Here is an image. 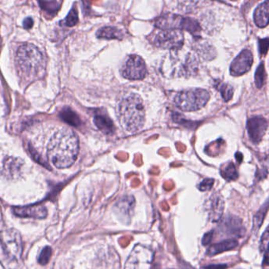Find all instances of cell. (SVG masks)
<instances>
[{"mask_svg": "<svg viewBox=\"0 0 269 269\" xmlns=\"http://www.w3.org/2000/svg\"><path fill=\"white\" fill-rule=\"evenodd\" d=\"M14 213L19 217H26V218H34L42 220L46 218L48 215V211L44 205L40 204L27 205L24 207H15Z\"/></svg>", "mask_w": 269, "mask_h": 269, "instance_id": "cell-12", "label": "cell"}, {"mask_svg": "<svg viewBox=\"0 0 269 269\" xmlns=\"http://www.w3.org/2000/svg\"><path fill=\"white\" fill-rule=\"evenodd\" d=\"M39 6L47 15L55 16L60 9V4L57 0H38Z\"/></svg>", "mask_w": 269, "mask_h": 269, "instance_id": "cell-20", "label": "cell"}, {"mask_svg": "<svg viewBox=\"0 0 269 269\" xmlns=\"http://www.w3.org/2000/svg\"><path fill=\"white\" fill-rule=\"evenodd\" d=\"M187 18L174 14H165L156 19V26L159 30H185Z\"/></svg>", "mask_w": 269, "mask_h": 269, "instance_id": "cell-10", "label": "cell"}, {"mask_svg": "<svg viewBox=\"0 0 269 269\" xmlns=\"http://www.w3.org/2000/svg\"><path fill=\"white\" fill-rule=\"evenodd\" d=\"M269 41L268 39L265 38L263 40H260L259 41V50L261 54L267 53V50H268Z\"/></svg>", "mask_w": 269, "mask_h": 269, "instance_id": "cell-30", "label": "cell"}, {"mask_svg": "<svg viewBox=\"0 0 269 269\" xmlns=\"http://www.w3.org/2000/svg\"><path fill=\"white\" fill-rule=\"evenodd\" d=\"M238 245V242L236 240L228 239L220 242V243L214 244L211 245L208 251V255L209 256H214V255L219 254L223 253L225 251L231 250V249L236 248Z\"/></svg>", "mask_w": 269, "mask_h": 269, "instance_id": "cell-18", "label": "cell"}, {"mask_svg": "<svg viewBox=\"0 0 269 269\" xmlns=\"http://www.w3.org/2000/svg\"><path fill=\"white\" fill-rule=\"evenodd\" d=\"M77 22H78V14L76 8L73 7L66 17V19H63L60 24L66 27H73L77 25Z\"/></svg>", "mask_w": 269, "mask_h": 269, "instance_id": "cell-23", "label": "cell"}, {"mask_svg": "<svg viewBox=\"0 0 269 269\" xmlns=\"http://www.w3.org/2000/svg\"><path fill=\"white\" fill-rule=\"evenodd\" d=\"M52 250L49 246H46L41 250V253L38 256V263L41 265H45L49 262L51 259Z\"/></svg>", "mask_w": 269, "mask_h": 269, "instance_id": "cell-26", "label": "cell"}, {"mask_svg": "<svg viewBox=\"0 0 269 269\" xmlns=\"http://www.w3.org/2000/svg\"><path fill=\"white\" fill-rule=\"evenodd\" d=\"M94 123L97 128L106 134H112L115 131V126L112 119L105 114H97L94 116Z\"/></svg>", "mask_w": 269, "mask_h": 269, "instance_id": "cell-15", "label": "cell"}, {"mask_svg": "<svg viewBox=\"0 0 269 269\" xmlns=\"http://www.w3.org/2000/svg\"><path fill=\"white\" fill-rule=\"evenodd\" d=\"M121 73L122 75L128 80H142L147 74L146 66L141 57L137 55H131L125 62Z\"/></svg>", "mask_w": 269, "mask_h": 269, "instance_id": "cell-7", "label": "cell"}, {"mask_svg": "<svg viewBox=\"0 0 269 269\" xmlns=\"http://www.w3.org/2000/svg\"><path fill=\"white\" fill-rule=\"evenodd\" d=\"M253 62L252 52L249 50H244L231 62L230 67L231 75L234 77L243 75L244 73H247L250 70Z\"/></svg>", "mask_w": 269, "mask_h": 269, "instance_id": "cell-9", "label": "cell"}, {"mask_svg": "<svg viewBox=\"0 0 269 269\" xmlns=\"http://www.w3.org/2000/svg\"><path fill=\"white\" fill-rule=\"evenodd\" d=\"M118 116L122 127L130 134L139 131L145 123V110L142 99L137 94H130L120 102Z\"/></svg>", "mask_w": 269, "mask_h": 269, "instance_id": "cell-2", "label": "cell"}, {"mask_svg": "<svg viewBox=\"0 0 269 269\" xmlns=\"http://www.w3.org/2000/svg\"><path fill=\"white\" fill-rule=\"evenodd\" d=\"M152 42L161 49L178 51L184 44V35L180 30H162L154 34Z\"/></svg>", "mask_w": 269, "mask_h": 269, "instance_id": "cell-6", "label": "cell"}, {"mask_svg": "<svg viewBox=\"0 0 269 269\" xmlns=\"http://www.w3.org/2000/svg\"><path fill=\"white\" fill-rule=\"evenodd\" d=\"M79 151V140L75 133L62 129L55 133L48 145L50 161L58 168H67L75 162Z\"/></svg>", "mask_w": 269, "mask_h": 269, "instance_id": "cell-1", "label": "cell"}, {"mask_svg": "<svg viewBox=\"0 0 269 269\" xmlns=\"http://www.w3.org/2000/svg\"><path fill=\"white\" fill-rule=\"evenodd\" d=\"M22 161L17 158L9 157L4 160V170L6 175L14 178L20 174L22 167Z\"/></svg>", "mask_w": 269, "mask_h": 269, "instance_id": "cell-16", "label": "cell"}, {"mask_svg": "<svg viewBox=\"0 0 269 269\" xmlns=\"http://www.w3.org/2000/svg\"><path fill=\"white\" fill-rule=\"evenodd\" d=\"M267 123L263 117L250 118L247 122V131L251 141L259 143L265 134Z\"/></svg>", "mask_w": 269, "mask_h": 269, "instance_id": "cell-11", "label": "cell"}, {"mask_svg": "<svg viewBox=\"0 0 269 269\" xmlns=\"http://www.w3.org/2000/svg\"><path fill=\"white\" fill-rule=\"evenodd\" d=\"M267 211V202H266V205L264 207L262 208L258 213H256V216H254V229L255 230H258L261 226L262 222L264 221V216Z\"/></svg>", "mask_w": 269, "mask_h": 269, "instance_id": "cell-27", "label": "cell"}, {"mask_svg": "<svg viewBox=\"0 0 269 269\" xmlns=\"http://www.w3.org/2000/svg\"><path fill=\"white\" fill-rule=\"evenodd\" d=\"M0 245L3 253L10 260H18L22 253V241L20 234L15 229L0 231Z\"/></svg>", "mask_w": 269, "mask_h": 269, "instance_id": "cell-5", "label": "cell"}, {"mask_svg": "<svg viewBox=\"0 0 269 269\" xmlns=\"http://www.w3.org/2000/svg\"><path fill=\"white\" fill-rule=\"evenodd\" d=\"M213 184H214V180H212V178H206V180L202 181V183H201V184H200V191H210L212 187H213Z\"/></svg>", "mask_w": 269, "mask_h": 269, "instance_id": "cell-28", "label": "cell"}, {"mask_svg": "<svg viewBox=\"0 0 269 269\" xmlns=\"http://www.w3.org/2000/svg\"><path fill=\"white\" fill-rule=\"evenodd\" d=\"M152 260V252L142 245H136L127 261L126 267H148Z\"/></svg>", "mask_w": 269, "mask_h": 269, "instance_id": "cell-8", "label": "cell"}, {"mask_svg": "<svg viewBox=\"0 0 269 269\" xmlns=\"http://www.w3.org/2000/svg\"><path fill=\"white\" fill-rule=\"evenodd\" d=\"M134 204H135V201L131 196L125 197L118 202L116 208H117L118 213L121 215L122 218L130 220L131 213L134 210Z\"/></svg>", "mask_w": 269, "mask_h": 269, "instance_id": "cell-13", "label": "cell"}, {"mask_svg": "<svg viewBox=\"0 0 269 269\" xmlns=\"http://www.w3.org/2000/svg\"><path fill=\"white\" fill-rule=\"evenodd\" d=\"M33 20L31 18H27V19H25L24 22H23V27L26 29V30H30L33 27Z\"/></svg>", "mask_w": 269, "mask_h": 269, "instance_id": "cell-31", "label": "cell"}, {"mask_svg": "<svg viewBox=\"0 0 269 269\" xmlns=\"http://www.w3.org/2000/svg\"><path fill=\"white\" fill-rule=\"evenodd\" d=\"M218 90L221 94L222 97L224 98L226 102L230 101L232 98L234 94V89L232 87L228 84H219Z\"/></svg>", "mask_w": 269, "mask_h": 269, "instance_id": "cell-25", "label": "cell"}, {"mask_svg": "<svg viewBox=\"0 0 269 269\" xmlns=\"http://www.w3.org/2000/svg\"><path fill=\"white\" fill-rule=\"evenodd\" d=\"M266 79L265 69H264V64L262 62L259 65L256 73H255V83L257 88H260L264 84Z\"/></svg>", "mask_w": 269, "mask_h": 269, "instance_id": "cell-24", "label": "cell"}, {"mask_svg": "<svg viewBox=\"0 0 269 269\" xmlns=\"http://www.w3.org/2000/svg\"><path fill=\"white\" fill-rule=\"evenodd\" d=\"M97 37L105 40H122L124 37L123 32L114 26H106L100 29L97 33Z\"/></svg>", "mask_w": 269, "mask_h": 269, "instance_id": "cell-17", "label": "cell"}, {"mask_svg": "<svg viewBox=\"0 0 269 269\" xmlns=\"http://www.w3.org/2000/svg\"><path fill=\"white\" fill-rule=\"evenodd\" d=\"M224 212V202L220 198H216L213 201L211 210L210 217L213 221H217L220 220Z\"/></svg>", "mask_w": 269, "mask_h": 269, "instance_id": "cell-21", "label": "cell"}, {"mask_svg": "<svg viewBox=\"0 0 269 269\" xmlns=\"http://www.w3.org/2000/svg\"><path fill=\"white\" fill-rule=\"evenodd\" d=\"M220 171H221L222 176L227 181H233L238 178V171L233 163H227L224 167H222Z\"/></svg>", "mask_w": 269, "mask_h": 269, "instance_id": "cell-22", "label": "cell"}, {"mask_svg": "<svg viewBox=\"0 0 269 269\" xmlns=\"http://www.w3.org/2000/svg\"><path fill=\"white\" fill-rule=\"evenodd\" d=\"M16 64L20 73L28 77H37L45 70L44 56L33 44H25L19 47L16 54Z\"/></svg>", "mask_w": 269, "mask_h": 269, "instance_id": "cell-3", "label": "cell"}, {"mask_svg": "<svg viewBox=\"0 0 269 269\" xmlns=\"http://www.w3.org/2000/svg\"><path fill=\"white\" fill-rule=\"evenodd\" d=\"M255 24L260 28L266 27L268 24V2L267 0L256 8L253 15Z\"/></svg>", "mask_w": 269, "mask_h": 269, "instance_id": "cell-14", "label": "cell"}, {"mask_svg": "<svg viewBox=\"0 0 269 269\" xmlns=\"http://www.w3.org/2000/svg\"><path fill=\"white\" fill-rule=\"evenodd\" d=\"M30 153H31L32 156H33V159L37 160L38 163H41V164L44 165L45 167H49V165L48 163H45V162L43 160L42 158L40 156V155H38L37 152H36L35 149L33 148V147L30 146Z\"/></svg>", "mask_w": 269, "mask_h": 269, "instance_id": "cell-29", "label": "cell"}, {"mask_svg": "<svg viewBox=\"0 0 269 269\" xmlns=\"http://www.w3.org/2000/svg\"><path fill=\"white\" fill-rule=\"evenodd\" d=\"M209 99V92L202 88H192L178 93L174 98V104L183 112H196L207 105Z\"/></svg>", "mask_w": 269, "mask_h": 269, "instance_id": "cell-4", "label": "cell"}, {"mask_svg": "<svg viewBox=\"0 0 269 269\" xmlns=\"http://www.w3.org/2000/svg\"><path fill=\"white\" fill-rule=\"evenodd\" d=\"M61 119L65 123L71 125L73 127H78L81 126V121L77 114L73 112L71 108H65L59 113Z\"/></svg>", "mask_w": 269, "mask_h": 269, "instance_id": "cell-19", "label": "cell"}]
</instances>
